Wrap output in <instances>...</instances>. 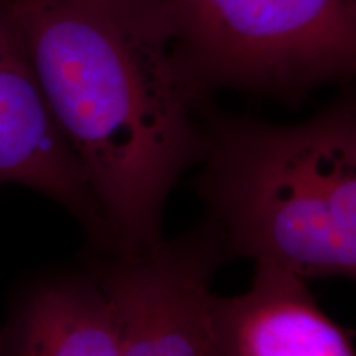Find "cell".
Segmentation results:
<instances>
[{
  "label": "cell",
  "mask_w": 356,
  "mask_h": 356,
  "mask_svg": "<svg viewBox=\"0 0 356 356\" xmlns=\"http://www.w3.org/2000/svg\"><path fill=\"white\" fill-rule=\"evenodd\" d=\"M195 190L229 259L304 279L356 274V104L338 97L307 121L210 114Z\"/></svg>",
  "instance_id": "7a4b0ae2"
},
{
  "label": "cell",
  "mask_w": 356,
  "mask_h": 356,
  "mask_svg": "<svg viewBox=\"0 0 356 356\" xmlns=\"http://www.w3.org/2000/svg\"><path fill=\"white\" fill-rule=\"evenodd\" d=\"M0 356H118L113 309L89 269L50 270L13 293Z\"/></svg>",
  "instance_id": "52a82bcc"
},
{
  "label": "cell",
  "mask_w": 356,
  "mask_h": 356,
  "mask_svg": "<svg viewBox=\"0 0 356 356\" xmlns=\"http://www.w3.org/2000/svg\"><path fill=\"white\" fill-rule=\"evenodd\" d=\"M17 184L63 207L97 252L113 248L101 210L29 63L0 66V188Z\"/></svg>",
  "instance_id": "5b68a950"
},
{
  "label": "cell",
  "mask_w": 356,
  "mask_h": 356,
  "mask_svg": "<svg viewBox=\"0 0 356 356\" xmlns=\"http://www.w3.org/2000/svg\"><path fill=\"white\" fill-rule=\"evenodd\" d=\"M226 261L220 231L207 218L144 251L89 257L88 269L113 309L118 356H221L210 300Z\"/></svg>",
  "instance_id": "277c9868"
},
{
  "label": "cell",
  "mask_w": 356,
  "mask_h": 356,
  "mask_svg": "<svg viewBox=\"0 0 356 356\" xmlns=\"http://www.w3.org/2000/svg\"><path fill=\"white\" fill-rule=\"evenodd\" d=\"M221 356H355L351 335L320 309L307 279L256 264L241 296L210 300Z\"/></svg>",
  "instance_id": "8992f818"
},
{
  "label": "cell",
  "mask_w": 356,
  "mask_h": 356,
  "mask_svg": "<svg viewBox=\"0 0 356 356\" xmlns=\"http://www.w3.org/2000/svg\"><path fill=\"white\" fill-rule=\"evenodd\" d=\"M8 2L111 252L157 244L168 197L204 147V101L178 66L163 0Z\"/></svg>",
  "instance_id": "6da1fadb"
},
{
  "label": "cell",
  "mask_w": 356,
  "mask_h": 356,
  "mask_svg": "<svg viewBox=\"0 0 356 356\" xmlns=\"http://www.w3.org/2000/svg\"><path fill=\"white\" fill-rule=\"evenodd\" d=\"M173 51L204 101L238 89L299 102L356 70L355 0H163Z\"/></svg>",
  "instance_id": "3957f363"
}]
</instances>
